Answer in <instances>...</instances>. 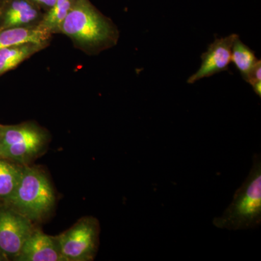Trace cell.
<instances>
[{"label":"cell","mask_w":261,"mask_h":261,"mask_svg":"<svg viewBox=\"0 0 261 261\" xmlns=\"http://www.w3.org/2000/svg\"><path fill=\"white\" fill-rule=\"evenodd\" d=\"M261 61H258L247 75L246 82L251 86L261 82Z\"/></svg>","instance_id":"obj_15"},{"label":"cell","mask_w":261,"mask_h":261,"mask_svg":"<svg viewBox=\"0 0 261 261\" xmlns=\"http://www.w3.org/2000/svg\"><path fill=\"white\" fill-rule=\"evenodd\" d=\"M34 4L38 5L39 8H45V9H49L54 3H56V0H30Z\"/></svg>","instance_id":"obj_16"},{"label":"cell","mask_w":261,"mask_h":261,"mask_svg":"<svg viewBox=\"0 0 261 261\" xmlns=\"http://www.w3.org/2000/svg\"><path fill=\"white\" fill-rule=\"evenodd\" d=\"M23 166L0 158V199L8 200L20 178Z\"/></svg>","instance_id":"obj_12"},{"label":"cell","mask_w":261,"mask_h":261,"mask_svg":"<svg viewBox=\"0 0 261 261\" xmlns=\"http://www.w3.org/2000/svg\"><path fill=\"white\" fill-rule=\"evenodd\" d=\"M215 226L224 229L245 230L261 224V159L255 154L250 173L233 195V200L219 217Z\"/></svg>","instance_id":"obj_2"},{"label":"cell","mask_w":261,"mask_h":261,"mask_svg":"<svg viewBox=\"0 0 261 261\" xmlns=\"http://www.w3.org/2000/svg\"><path fill=\"white\" fill-rule=\"evenodd\" d=\"M15 260L65 261V259L62 254L58 236H49L34 228Z\"/></svg>","instance_id":"obj_8"},{"label":"cell","mask_w":261,"mask_h":261,"mask_svg":"<svg viewBox=\"0 0 261 261\" xmlns=\"http://www.w3.org/2000/svg\"><path fill=\"white\" fill-rule=\"evenodd\" d=\"M43 15L30 0H8L0 8V29L39 25Z\"/></svg>","instance_id":"obj_9"},{"label":"cell","mask_w":261,"mask_h":261,"mask_svg":"<svg viewBox=\"0 0 261 261\" xmlns=\"http://www.w3.org/2000/svg\"><path fill=\"white\" fill-rule=\"evenodd\" d=\"M75 0H56L54 5L44 13L39 25L51 34H59L67 15L73 8Z\"/></svg>","instance_id":"obj_13"},{"label":"cell","mask_w":261,"mask_h":261,"mask_svg":"<svg viewBox=\"0 0 261 261\" xmlns=\"http://www.w3.org/2000/svg\"><path fill=\"white\" fill-rule=\"evenodd\" d=\"M231 61H232L245 80L258 59L255 56V53L244 44L238 37L233 42L231 48Z\"/></svg>","instance_id":"obj_14"},{"label":"cell","mask_w":261,"mask_h":261,"mask_svg":"<svg viewBox=\"0 0 261 261\" xmlns=\"http://www.w3.org/2000/svg\"><path fill=\"white\" fill-rule=\"evenodd\" d=\"M47 47L44 44L28 43L0 49V76Z\"/></svg>","instance_id":"obj_11"},{"label":"cell","mask_w":261,"mask_h":261,"mask_svg":"<svg viewBox=\"0 0 261 261\" xmlns=\"http://www.w3.org/2000/svg\"><path fill=\"white\" fill-rule=\"evenodd\" d=\"M32 222L8 205L0 207V250L7 256H18L34 229Z\"/></svg>","instance_id":"obj_6"},{"label":"cell","mask_w":261,"mask_h":261,"mask_svg":"<svg viewBox=\"0 0 261 261\" xmlns=\"http://www.w3.org/2000/svg\"><path fill=\"white\" fill-rule=\"evenodd\" d=\"M47 142L45 130L32 123L0 124V158L25 166L42 152Z\"/></svg>","instance_id":"obj_4"},{"label":"cell","mask_w":261,"mask_h":261,"mask_svg":"<svg viewBox=\"0 0 261 261\" xmlns=\"http://www.w3.org/2000/svg\"><path fill=\"white\" fill-rule=\"evenodd\" d=\"M238 34H231L226 37L216 38L207 47V50L201 56L202 63L198 70L187 80V83L194 84L197 81L217 74L228 70L231 62V48Z\"/></svg>","instance_id":"obj_7"},{"label":"cell","mask_w":261,"mask_h":261,"mask_svg":"<svg viewBox=\"0 0 261 261\" xmlns=\"http://www.w3.org/2000/svg\"><path fill=\"white\" fill-rule=\"evenodd\" d=\"M99 226L97 220L83 218L58 235L62 254L66 261H89L95 257Z\"/></svg>","instance_id":"obj_5"},{"label":"cell","mask_w":261,"mask_h":261,"mask_svg":"<svg viewBox=\"0 0 261 261\" xmlns=\"http://www.w3.org/2000/svg\"><path fill=\"white\" fill-rule=\"evenodd\" d=\"M53 34L41 27H14L0 29V49L21 44H49Z\"/></svg>","instance_id":"obj_10"},{"label":"cell","mask_w":261,"mask_h":261,"mask_svg":"<svg viewBox=\"0 0 261 261\" xmlns=\"http://www.w3.org/2000/svg\"><path fill=\"white\" fill-rule=\"evenodd\" d=\"M55 202L54 190L45 173L25 165L14 192L5 205L34 221L47 216Z\"/></svg>","instance_id":"obj_3"},{"label":"cell","mask_w":261,"mask_h":261,"mask_svg":"<svg viewBox=\"0 0 261 261\" xmlns=\"http://www.w3.org/2000/svg\"><path fill=\"white\" fill-rule=\"evenodd\" d=\"M8 260V257L3 252V251H1L0 250V261L3 260Z\"/></svg>","instance_id":"obj_18"},{"label":"cell","mask_w":261,"mask_h":261,"mask_svg":"<svg viewBox=\"0 0 261 261\" xmlns=\"http://www.w3.org/2000/svg\"><path fill=\"white\" fill-rule=\"evenodd\" d=\"M59 34L69 37L77 47L89 54H98L114 47L119 38L116 25L88 0H75Z\"/></svg>","instance_id":"obj_1"},{"label":"cell","mask_w":261,"mask_h":261,"mask_svg":"<svg viewBox=\"0 0 261 261\" xmlns=\"http://www.w3.org/2000/svg\"><path fill=\"white\" fill-rule=\"evenodd\" d=\"M7 1H8V0H0V8L4 5L5 3H6Z\"/></svg>","instance_id":"obj_19"},{"label":"cell","mask_w":261,"mask_h":261,"mask_svg":"<svg viewBox=\"0 0 261 261\" xmlns=\"http://www.w3.org/2000/svg\"><path fill=\"white\" fill-rule=\"evenodd\" d=\"M252 88H253L254 92L256 93L257 95H258L259 97H261V82H258V83H256L254 84L253 86H252Z\"/></svg>","instance_id":"obj_17"}]
</instances>
